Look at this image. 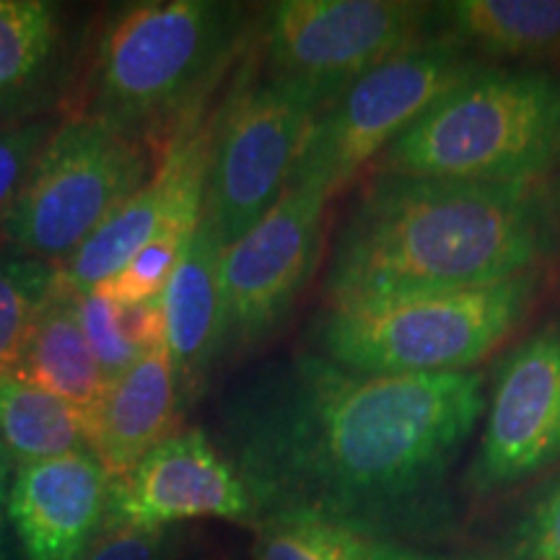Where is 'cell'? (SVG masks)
<instances>
[{
  "mask_svg": "<svg viewBox=\"0 0 560 560\" xmlns=\"http://www.w3.org/2000/svg\"><path fill=\"white\" fill-rule=\"evenodd\" d=\"M174 545V529L104 527L81 560H170Z\"/></svg>",
  "mask_w": 560,
  "mask_h": 560,
  "instance_id": "cell-27",
  "label": "cell"
},
{
  "mask_svg": "<svg viewBox=\"0 0 560 560\" xmlns=\"http://www.w3.org/2000/svg\"><path fill=\"white\" fill-rule=\"evenodd\" d=\"M219 520L255 529V499L213 436L182 429L161 441L132 470L112 478L104 527L174 529L182 522Z\"/></svg>",
  "mask_w": 560,
  "mask_h": 560,
  "instance_id": "cell-12",
  "label": "cell"
},
{
  "mask_svg": "<svg viewBox=\"0 0 560 560\" xmlns=\"http://www.w3.org/2000/svg\"><path fill=\"white\" fill-rule=\"evenodd\" d=\"M486 392V369L359 374L301 348L223 389L213 441L260 522L317 514L380 542L431 548L459 532Z\"/></svg>",
  "mask_w": 560,
  "mask_h": 560,
  "instance_id": "cell-1",
  "label": "cell"
},
{
  "mask_svg": "<svg viewBox=\"0 0 560 560\" xmlns=\"http://www.w3.org/2000/svg\"><path fill=\"white\" fill-rule=\"evenodd\" d=\"M210 112L174 136L156 174L55 268L62 289L94 291L159 234L198 229L206 198Z\"/></svg>",
  "mask_w": 560,
  "mask_h": 560,
  "instance_id": "cell-13",
  "label": "cell"
},
{
  "mask_svg": "<svg viewBox=\"0 0 560 560\" xmlns=\"http://www.w3.org/2000/svg\"><path fill=\"white\" fill-rule=\"evenodd\" d=\"M58 120L39 117V120L16 122L0 128V226L16 202L21 187L30 177L34 161H37L42 145L47 143Z\"/></svg>",
  "mask_w": 560,
  "mask_h": 560,
  "instance_id": "cell-26",
  "label": "cell"
},
{
  "mask_svg": "<svg viewBox=\"0 0 560 560\" xmlns=\"http://www.w3.org/2000/svg\"><path fill=\"white\" fill-rule=\"evenodd\" d=\"M319 192L285 187L247 234L221 252V366L244 359L289 325L327 252Z\"/></svg>",
  "mask_w": 560,
  "mask_h": 560,
  "instance_id": "cell-11",
  "label": "cell"
},
{
  "mask_svg": "<svg viewBox=\"0 0 560 560\" xmlns=\"http://www.w3.org/2000/svg\"><path fill=\"white\" fill-rule=\"evenodd\" d=\"M478 62L454 42L425 34L371 68L314 115L289 187L319 192L330 202L340 198Z\"/></svg>",
  "mask_w": 560,
  "mask_h": 560,
  "instance_id": "cell-7",
  "label": "cell"
},
{
  "mask_svg": "<svg viewBox=\"0 0 560 560\" xmlns=\"http://www.w3.org/2000/svg\"><path fill=\"white\" fill-rule=\"evenodd\" d=\"M143 140L89 117H62L0 226V242L58 268L156 174Z\"/></svg>",
  "mask_w": 560,
  "mask_h": 560,
  "instance_id": "cell-6",
  "label": "cell"
},
{
  "mask_svg": "<svg viewBox=\"0 0 560 560\" xmlns=\"http://www.w3.org/2000/svg\"><path fill=\"white\" fill-rule=\"evenodd\" d=\"M552 268L472 289L392 293L322 304L306 350L348 371L380 376L486 369L540 312Z\"/></svg>",
  "mask_w": 560,
  "mask_h": 560,
  "instance_id": "cell-4",
  "label": "cell"
},
{
  "mask_svg": "<svg viewBox=\"0 0 560 560\" xmlns=\"http://www.w3.org/2000/svg\"><path fill=\"white\" fill-rule=\"evenodd\" d=\"M13 457L0 441V560H11V520H9V490L13 478Z\"/></svg>",
  "mask_w": 560,
  "mask_h": 560,
  "instance_id": "cell-28",
  "label": "cell"
},
{
  "mask_svg": "<svg viewBox=\"0 0 560 560\" xmlns=\"http://www.w3.org/2000/svg\"><path fill=\"white\" fill-rule=\"evenodd\" d=\"M109 486L89 450L13 467L9 520L24 560H81L107 522Z\"/></svg>",
  "mask_w": 560,
  "mask_h": 560,
  "instance_id": "cell-14",
  "label": "cell"
},
{
  "mask_svg": "<svg viewBox=\"0 0 560 560\" xmlns=\"http://www.w3.org/2000/svg\"><path fill=\"white\" fill-rule=\"evenodd\" d=\"M429 9L423 0H276L255 11L247 52L262 75L306 91L322 109L425 37Z\"/></svg>",
  "mask_w": 560,
  "mask_h": 560,
  "instance_id": "cell-10",
  "label": "cell"
},
{
  "mask_svg": "<svg viewBox=\"0 0 560 560\" xmlns=\"http://www.w3.org/2000/svg\"><path fill=\"white\" fill-rule=\"evenodd\" d=\"M0 441L13 465L89 450L86 418L50 392L0 374Z\"/></svg>",
  "mask_w": 560,
  "mask_h": 560,
  "instance_id": "cell-20",
  "label": "cell"
},
{
  "mask_svg": "<svg viewBox=\"0 0 560 560\" xmlns=\"http://www.w3.org/2000/svg\"><path fill=\"white\" fill-rule=\"evenodd\" d=\"M558 164V70L478 62L369 172L472 185H545Z\"/></svg>",
  "mask_w": 560,
  "mask_h": 560,
  "instance_id": "cell-5",
  "label": "cell"
},
{
  "mask_svg": "<svg viewBox=\"0 0 560 560\" xmlns=\"http://www.w3.org/2000/svg\"><path fill=\"white\" fill-rule=\"evenodd\" d=\"M545 195H548V208H550L552 229H556L558 255H560V164H558V170L550 174V179L545 182Z\"/></svg>",
  "mask_w": 560,
  "mask_h": 560,
  "instance_id": "cell-30",
  "label": "cell"
},
{
  "mask_svg": "<svg viewBox=\"0 0 560 560\" xmlns=\"http://www.w3.org/2000/svg\"><path fill=\"white\" fill-rule=\"evenodd\" d=\"M511 499L490 535L488 560H560V467Z\"/></svg>",
  "mask_w": 560,
  "mask_h": 560,
  "instance_id": "cell-22",
  "label": "cell"
},
{
  "mask_svg": "<svg viewBox=\"0 0 560 560\" xmlns=\"http://www.w3.org/2000/svg\"><path fill=\"white\" fill-rule=\"evenodd\" d=\"M255 560H374V537L317 514H278L255 527Z\"/></svg>",
  "mask_w": 560,
  "mask_h": 560,
  "instance_id": "cell-21",
  "label": "cell"
},
{
  "mask_svg": "<svg viewBox=\"0 0 560 560\" xmlns=\"http://www.w3.org/2000/svg\"><path fill=\"white\" fill-rule=\"evenodd\" d=\"M486 410L462 495L493 503L560 467V306L535 314L486 366Z\"/></svg>",
  "mask_w": 560,
  "mask_h": 560,
  "instance_id": "cell-9",
  "label": "cell"
},
{
  "mask_svg": "<svg viewBox=\"0 0 560 560\" xmlns=\"http://www.w3.org/2000/svg\"><path fill=\"white\" fill-rule=\"evenodd\" d=\"M73 296L83 335H86L89 346L94 350V359L100 363L102 374L107 376V382L117 380V376L143 359L138 348L128 340V335H125L120 304L100 296L96 291H73Z\"/></svg>",
  "mask_w": 560,
  "mask_h": 560,
  "instance_id": "cell-25",
  "label": "cell"
},
{
  "mask_svg": "<svg viewBox=\"0 0 560 560\" xmlns=\"http://www.w3.org/2000/svg\"><path fill=\"white\" fill-rule=\"evenodd\" d=\"M73 32L52 0H0V128L47 117L68 89Z\"/></svg>",
  "mask_w": 560,
  "mask_h": 560,
  "instance_id": "cell-16",
  "label": "cell"
},
{
  "mask_svg": "<svg viewBox=\"0 0 560 560\" xmlns=\"http://www.w3.org/2000/svg\"><path fill=\"white\" fill-rule=\"evenodd\" d=\"M317 112L314 96L262 75L244 52L234 81L210 112L202 219L221 247L247 234L285 192Z\"/></svg>",
  "mask_w": 560,
  "mask_h": 560,
  "instance_id": "cell-8",
  "label": "cell"
},
{
  "mask_svg": "<svg viewBox=\"0 0 560 560\" xmlns=\"http://www.w3.org/2000/svg\"><path fill=\"white\" fill-rule=\"evenodd\" d=\"M13 376L73 405L83 418L109 387L83 335L73 291L62 289L58 280L34 314Z\"/></svg>",
  "mask_w": 560,
  "mask_h": 560,
  "instance_id": "cell-19",
  "label": "cell"
},
{
  "mask_svg": "<svg viewBox=\"0 0 560 560\" xmlns=\"http://www.w3.org/2000/svg\"><path fill=\"white\" fill-rule=\"evenodd\" d=\"M374 560H457L450 556H439L429 548H410V545H382V550L376 552Z\"/></svg>",
  "mask_w": 560,
  "mask_h": 560,
  "instance_id": "cell-29",
  "label": "cell"
},
{
  "mask_svg": "<svg viewBox=\"0 0 560 560\" xmlns=\"http://www.w3.org/2000/svg\"><path fill=\"white\" fill-rule=\"evenodd\" d=\"M255 11L226 0L117 5L91 39L70 117H89L149 143L159 156L208 115L210 96L249 47Z\"/></svg>",
  "mask_w": 560,
  "mask_h": 560,
  "instance_id": "cell-3",
  "label": "cell"
},
{
  "mask_svg": "<svg viewBox=\"0 0 560 560\" xmlns=\"http://www.w3.org/2000/svg\"><path fill=\"white\" fill-rule=\"evenodd\" d=\"M558 262L545 185L369 172L325 252L322 304L472 289Z\"/></svg>",
  "mask_w": 560,
  "mask_h": 560,
  "instance_id": "cell-2",
  "label": "cell"
},
{
  "mask_svg": "<svg viewBox=\"0 0 560 560\" xmlns=\"http://www.w3.org/2000/svg\"><path fill=\"white\" fill-rule=\"evenodd\" d=\"M480 62L560 73V0H439L429 32Z\"/></svg>",
  "mask_w": 560,
  "mask_h": 560,
  "instance_id": "cell-18",
  "label": "cell"
},
{
  "mask_svg": "<svg viewBox=\"0 0 560 560\" xmlns=\"http://www.w3.org/2000/svg\"><path fill=\"white\" fill-rule=\"evenodd\" d=\"M192 234L195 229L164 231L143 249H138L115 276L96 285L94 291L122 306L159 299L190 247Z\"/></svg>",
  "mask_w": 560,
  "mask_h": 560,
  "instance_id": "cell-24",
  "label": "cell"
},
{
  "mask_svg": "<svg viewBox=\"0 0 560 560\" xmlns=\"http://www.w3.org/2000/svg\"><path fill=\"white\" fill-rule=\"evenodd\" d=\"M52 283V265L0 242V374H13L34 314Z\"/></svg>",
  "mask_w": 560,
  "mask_h": 560,
  "instance_id": "cell-23",
  "label": "cell"
},
{
  "mask_svg": "<svg viewBox=\"0 0 560 560\" xmlns=\"http://www.w3.org/2000/svg\"><path fill=\"white\" fill-rule=\"evenodd\" d=\"M221 242L200 215L190 247L159 296L164 348L185 412L198 405L221 369Z\"/></svg>",
  "mask_w": 560,
  "mask_h": 560,
  "instance_id": "cell-15",
  "label": "cell"
},
{
  "mask_svg": "<svg viewBox=\"0 0 560 560\" xmlns=\"http://www.w3.org/2000/svg\"><path fill=\"white\" fill-rule=\"evenodd\" d=\"M182 418L185 410L172 361L166 348H159L112 380L100 405L89 412V452L102 462L109 478H120L161 441L182 431Z\"/></svg>",
  "mask_w": 560,
  "mask_h": 560,
  "instance_id": "cell-17",
  "label": "cell"
}]
</instances>
